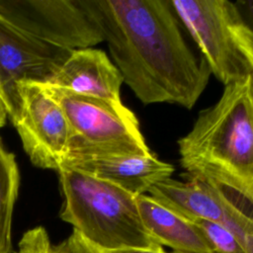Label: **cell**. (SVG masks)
<instances>
[{"mask_svg": "<svg viewBox=\"0 0 253 253\" xmlns=\"http://www.w3.org/2000/svg\"><path fill=\"white\" fill-rule=\"evenodd\" d=\"M8 117V113L6 110V107L0 98V127H2L6 124V120Z\"/></svg>", "mask_w": 253, "mask_h": 253, "instance_id": "obj_19", "label": "cell"}, {"mask_svg": "<svg viewBox=\"0 0 253 253\" xmlns=\"http://www.w3.org/2000/svg\"><path fill=\"white\" fill-rule=\"evenodd\" d=\"M19 246V253H105L103 249L92 244L74 229L67 238L52 244L47 232L42 226L27 231Z\"/></svg>", "mask_w": 253, "mask_h": 253, "instance_id": "obj_14", "label": "cell"}, {"mask_svg": "<svg viewBox=\"0 0 253 253\" xmlns=\"http://www.w3.org/2000/svg\"><path fill=\"white\" fill-rule=\"evenodd\" d=\"M61 169H73L109 182L127 193H148L158 182L171 178L174 166L147 155L69 152ZM60 169V170H61Z\"/></svg>", "mask_w": 253, "mask_h": 253, "instance_id": "obj_10", "label": "cell"}, {"mask_svg": "<svg viewBox=\"0 0 253 253\" xmlns=\"http://www.w3.org/2000/svg\"><path fill=\"white\" fill-rule=\"evenodd\" d=\"M72 51L41 41L0 14V74L10 119L19 105L16 85L21 82L46 84Z\"/></svg>", "mask_w": 253, "mask_h": 253, "instance_id": "obj_9", "label": "cell"}, {"mask_svg": "<svg viewBox=\"0 0 253 253\" xmlns=\"http://www.w3.org/2000/svg\"><path fill=\"white\" fill-rule=\"evenodd\" d=\"M20 184L15 155L8 151L0 137V253H11V225Z\"/></svg>", "mask_w": 253, "mask_h": 253, "instance_id": "obj_13", "label": "cell"}, {"mask_svg": "<svg viewBox=\"0 0 253 253\" xmlns=\"http://www.w3.org/2000/svg\"><path fill=\"white\" fill-rule=\"evenodd\" d=\"M233 4L241 23L253 35V0H238Z\"/></svg>", "mask_w": 253, "mask_h": 253, "instance_id": "obj_17", "label": "cell"}, {"mask_svg": "<svg viewBox=\"0 0 253 253\" xmlns=\"http://www.w3.org/2000/svg\"><path fill=\"white\" fill-rule=\"evenodd\" d=\"M148 195L188 218L207 219L232 232L246 253H253V210L200 180L172 178L153 185Z\"/></svg>", "mask_w": 253, "mask_h": 253, "instance_id": "obj_8", "label": "cell"}, {"mask_svg": "<svg viewBox=\"0 0 253 253\" xmlns=\"http://www.w3.org/2000/svg\"><path fill=\"white\" fill-rule=\"evenodd\" d=\"M0 98L2 99V101L4 103V101H5V93H4V86H3V81H2L1 74H0Z\"/></svg>", "mask_w": 253, "mask_h": 253, "instance_id": "obj_20", "label": "cell"}, {"mask_svg": "<svg viewBox=\"0 0 253 253\" xmlns=\"http://www.w3.org/2000/svg\"><path fill=\"white\" fill-rule=\"evenodd\" d=\"M58 177L60 217L92 244L104 251L162 246L143 224L137 196L73 169L59 170Z\"/></svg>", "mask_w": 253, "mask_h": 253, "instance_id": "obj_3", "label": "cell"}, {"mask_svg": "<svg viewBox=\"0 0 253 253\" xmlns=\"http://www.w3.org/2000/svg\"><path fill=\"white\" fill-rule=\"evenodd\" d=\"M191 219L202 230L214 253H246L238 238L222 225L202 218Z\"/></svg>", "mask_w": 253, "mask_h": 253, "instance_id": "obj_15", "label": "cell"}, {"mask_svg": "<svg viewBox=\"0 0 253 253\" xmlns=\"http://www.w3.org/2000/svg\"><path fill=\"white\" fill-rule=\"evenodd\" d=\"M171 253H179V252H174V251H172ZM212 253H214V252H212Z\"/></svg>", "mask_w": 253, "mask_h": 253, "instance_id": "obj_21", "label": "cell"}, {"mask_svg": "<svg viewBox=\"0 0 253 253\" xmlns=\"http://www.w3.org/2000/svg\"><path fill=\"white\" fill-rule=\"evenodd\" d=\"M124 82L144 105L192 109L211 71L186 42L170 0H84Z\"/></svg>", "mask_w": 253, "mask_h": 253, "instance_id": "obj_1", "label": "cell"}, {"mask_svg": "<svg viewBox=\"0 0 253 253\" xmlns=\"http://www.w3.org/2000/svg\"><path fill=\"white\" fill-rule=\"evenodd\" d=\"M16 88L19 105L11 121L25 152L35 166L58 172L72 139L64 112L42 84L21 82Z\"/></svg>", "mask_w": 253, "mask_h": 253, "instance_id": "obj_7", "label": "cell"}, {"mask_svg": "<svg viewBox=\"0 0 253 253\" xmlns=\"http://www.w3.org/2000/svg\"><path fill=\"white\" fill-rule=\"evenodd\" d=\"M105 253H167L163 246H159L156 248H125L118 250L105 251Z\"/></svg>", "mask_w": 253, "mask_h": 253, "instance_id": "obj_18", "label": "cell"}, {"mask_svg": "<svg viewBox=\"0 0 253 253\" xmlns=\"http://www.w3.org/2000/svg\"><path fill=\"white\" fill-rule=\"evenodd\" d=\"M178 153L186 180L206 182L253 210V72L200 112Z\"/></svg>", "mask_w": 253, "mask_h": 253, "instance_id": "obj_2", "label": "cell"}, {"mask_svg": "<svg viewBox=\"0 0 253 253\" xmlns=\"http://www.w3.org/2000/svg\"><path fill=\"white\" fill-rule=\"evenodd\" d=\"M42 86L66 116L72 133L69 152L152 153L135 115L123 103H112L46 84Z\"/></svg>", "mask_w": 253, "mask_h": 253, "instance_id": "obj_4", "label": "cell"}, {"mask_svg": "<svg viewBox=\"0 0 253 253\" xmlns=\"http://www.w3.org/2000/svg\"><path fill=\"white\" fill-rule=\"evenodd\" d=\"M144 226L160 244L179 253H212L199 226L185 215L163 205L147 194L136 197Z\"/></svg>", "mask_w": 253, "mask_h": 253, "instance_id": "obj_12", "label": "cell"}, {"mask_svg": "<svg viewBox=\"0 0 253 253\" xmlns=\"http://www.w3.org/2000/svg\"><path fill=\"white\" fill-rule=\"evenodd\" d=\"M178 20L202 51L211 73L224 86L253 69L234 43L228 24L234 9L228 0H171Z\"/></svg>", "mask_w": 253, "mask_h": 253, "instance_id": "obj_6", "label": "cell"}, {"mask_svg": "<svg viewBox=\"0 0 253 253\" xmlns=\"http://www.w3.org/2000/svg\"><path fill=\"white\" fill-rule=\"evenodd\" d=\"M228 29L234 43L253 69V35L241 23L235 7L229 20Z\"/></svg>", "mask_w": 253, "mask_h": 253, "instance_id": "obj_16", "label": "cell"}, {"mask_svg": "<svg viewBox=\"0 0 253 253\" xmlns=\"http://www.w3.org/2000/svg\"><path fill=\"white\" fill-rule=\"evenodd\" d=\"M0 14L30 35L59 47L89 48L105 41L84 0H0Z\"/></svg>", "mask_w": 253, "mask_h": 253, "instance_id": "obj_5", "label": "cell"}, {"mask_svg": "<svg viewBox=\"0 0 253 253\" xmlns=\"http://www.w3.org/2000/svg\"><path fill=\"white\" fill-rule=\"evenodd\" d=\"M123 76L107 53L98 48L75 49L46 85L112 103H123Z\"/></svg>", "mask_w": 253, "mask_h": 253, "instance_id": "obj_11", "label": "cell"}]
</instances>
